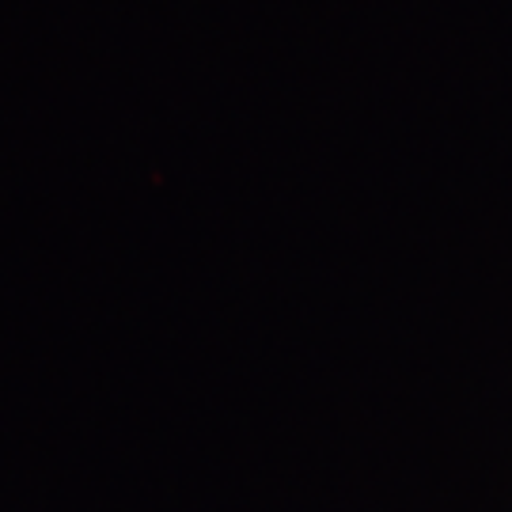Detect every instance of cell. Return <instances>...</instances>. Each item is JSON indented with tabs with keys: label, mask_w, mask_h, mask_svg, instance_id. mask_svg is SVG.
<instances>
[]
</instances>
